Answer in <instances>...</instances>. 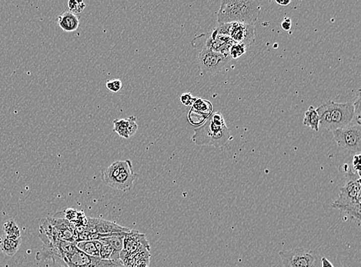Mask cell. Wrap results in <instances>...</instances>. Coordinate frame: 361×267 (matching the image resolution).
<instances>
[{
  "instance_id": "9",
  "label": "cell",
  "mask_w": 361,
  "mask_h": 267,
  "mask_svg": "<svg viewBox=\"0 0 361 267\" xmlns=\"http://www.w3.org/2000/svg\"><path fill=\"white\" fill-rule=\"evenodd\" d=\"M145 251H150V243L145 235L139 233L137 230H131L124 236V246L119 259L124 265L134 256Z\"/></svg>"
},
{
  "instance_id": "25",
  "label": "cell",
  "mask_w": 361,
  "mask_h": 267,
  "mask_svg": "<svg viewBox=\"0 0 361 267\" xmlns=\"http://www.w3.org/2000/svg\"><path fill=\"white\" fill-rule=\"evenodd\" d=\"M127 129H128L130 137L135 135L136 132L138 130V125L137 123V118L134 116H130L127 118Z\"/></svg>"
},
{
  "instance_id": "28",
  "label": "cell",
  "mask_w": 361,
  "mask_h": 267,
  "mask_svg": "<svg viewBox=\"0 0 361 267\" xmlns=\"http://www.w3.org/2000/svg\"><path fill=\"white\" fill-rule=\"evenodd\" d=\"M195 98L190 93H184L181 95L180 102L183 105L186 106H192Z\"/></svg>"
},
{
  "instance_id": "10",
  "label": "cell",
  "mask_w": 361,
  "mask_h": 267,
  "mask_svg": "<svg viewBox=\"0 0 361 267\" xmlns=\"http://www.w3.org/2000/svg\"><path fill=\"white\" fill-rule=\"evenodd\" d=\"M63 260L68 267H124L121 260H109L88 256L78 249L70 254L66 255Z\"/></svg>"
},
{
  "instance_id": "27",
  "label": "cell",
  "mask_w": 361,
  "mask_h": 267,
  "mask_svg": "<svg viewBox=\"0 0 361 267\" xmlns=\"http://www.w3.org/2000/svg\"><path fill=\"white\" fill-rule=\"evenodd\" d=\"M354 109V119L357 123L360 124V90L357 93V98L353 103Z\"/></svg>"
},
{
  "instance_id": "13",
  "label": "cell",
  "mask_w": 361,
  "mask_h": 267,
  "mask_svg": "<svg viewBox=\"0 0 361 267\" xmlns=\"http://www.w3.org/2000/svg\"><path fill=\"white\" fill-rule=\"evenodd\" d=\"M47 219L56 230L59 240L76 242L77 235H76L75 226L74 223H70L65 218L64 212L58 213L53 217H48Z\"/></svg>"
},
{
  "instance_id": "8",
  "label": "cell",
  "mask_w": 361,
  "mask_h": 267,
  "mask_svg": "<svg viewBox=\"0 0 361 267\" xmlns=\"http://www.w3.org/2000/svg\"><path fill=\"white\" fill-rule=\"evenodd\" d=\"M337 145L347 151H361V127L355 119L348 125L333 131Z\"/></svg>"
},
{
  "instance_id": "21",
  "label": "cell",
  "mask_w": 361,
  "mask_h": 267,
  "mask_svg": "<svg viewBox=\"0 0 361 267\" xmlns=\"http://www.w3.org/2000/svg\"><path fill=\"white\" fill-rule=\"evenodd\" d=\"M113 132H116L121 137L124 139L130 138L128 129H127V119H118L113 121Z\"/></svg>"
},
{
  "instance_id": "4",
  "label": "cell",
  "mask_w": 361,
  "mask_h": 267,
  "mask_svg": "<svg viewBox=\"0 0 361 267\" xmlns=\"http://www.w3.org/2000/svg\"><path fill=\"white\" fill-rule=\"evenodd\" d=\"M319 116L320 125L327 130L344 127L354 119L353 103H335L327 101L316 109Z\"/></svg>"
},
{
  "instance_id": "16",
  "label": "cell",
  "mask_w": 361,
  "mask_h": 267,
  "mask_svg": "<svg viewBox=\"0 0 361 267\" xmlns=\"http://www.w3.org/2000/svg\"><path fill=\"white\" fill-rule=\"evenodd\" d=\"M59 27L67 33L76 31L80 26V19L70 11H64L57 18Z\"/></svg>"
},
{
  "instance_id": "30",
  "label": "cell",
  "mask_w": 361,
  "mask_h": 267,
  "mask_svg": "<svg viewBox=\"0 0 361 267\" xmlns=\"http://www.w3.org/2000/svg\"><path fill=\"white\" fill-rule=\"evenodd\" d=\"M291 20L290 18H285L282 22L281 28L284 31H289L291 29Z\"/></svg>"
},
{
  "instance_id": "14",
  "label": "cell",
  "mask_w": 361,
  "mask_h": 267,
  "mask_svg": "<svg viewBox=\"0 0 361 267\" xmlns=\"http://www.w3.org/2000/svg\"><path fill=\"white\" fill-rule=\"evenodd\" d=\"M213 106L208 100L195 98L188 119L192 125H198L203 123L212 114Z\"/></svg>"
},
{
  "instance_id": "2",
  "label": "cell",
  "mask_w": 361,
  "mask_h": 267,
  "mask_svg": "<svg viewBox=\"0 0 361 267\" xmlns=\"http://www.w3.org/2000/svg\"><path fill=\"white\" fill-rule=\"evenodd\" d=\"M261 3L252 0H223L217 13V23L254 25L261 12Z\"/></svg>"
},
{
  "instance_id": "5",
  "label": "cell",
  "mask_w": 361,
  "mask_h": 267,
  "mask_svg": "<svg viewBox=\"0 0 361 267\" xmlns=\"http://www.w3.org/2000/svg\"><path fill=\"white\" fill-rule=\"evenodd\" d=\"M137 174L131 160H118L102 170L101 178L105 184L116 190L128 192L132 189Z\"/></svg>"
},
{
  "instance_id": "18",
  "label": "cell",
  "mask_w": 361,
  "mask_h": 267,
  "mask_svg": "<svg viewBox=\"0 0 361 267\" xmlns=\"http://www.w3.org/2000/svg\"><path fill=\"white\" fill-rule=\"evenodd\" d=\"M76 246L79 250L85 254L95 257H99V251L96 249L94 240H83L76 242Z\"/></svg>"
},
{
  "instance_id": "26",
  "label": "cell",
  "mask_w": 361,
  "mask_h": 267,
  "mask_svg": "<svg viewBox=\"0 0 361 267\" xmlns=\"http://www.w3.org/2000/svg\"><path fill=\"white\" fill-rule=\"evenodd\" d=\"M106 87L112 93H117L122 88V82L119 79L108 80L106 83Z\"/></svg>"
},
{
  "instance_id": "15",
  "label": "cell",
  "mask_w": 361,
  "mask_h": 267,
  "mask_svg": "<svg viewBox=\"0 0 361 267\" xmlns=\"http://www.w3.org/2000/svg\"><path fill=\"white\" fill-rule=\"evenodd\" d=\"M233 43H235V42L231 38L216 34L213 32L211 36H210L206 42L205 46L215 52H220L224 55H229V49Z\"/></svg>"
},
{
  "instance_id": "20",
  "label": "cell",
  "mask_w": 361,
  "mask_h": 267,
  "mask_svg": "<svg viewBox=\"0 0 361 267\" xmlns=\"http://www.w3.org/2000/svg\"><path fill=\"white\" fill-rule=\"evenodd\" d=\"M4 231L7 238L13 240H17L20 238V228L13 220H8L4 223Z\"/></svg>"
},
{
  "instance_id": "1",
  "label": "cell",
  "mask_w": 361,
  "mask_h": 267,
  "mask_svg": "<svg viewBox=\"0 0 361 267\" xmlns=\"http://www.w3.org/2000/svg\"><path fill=\"white\" fill-rule=\"evenodd\" d=\"M223 115L220 112H213L205 123L194 129L193 142L197 146H213L221 148L233 140Z\"/></svg>"
},
{
  "instance_id": "24",
  "label": "cell",
  "mask_w": 361,
  "mask_h": 267,
  "mask_svg": "<svg viewBox=\"0 0 361 267\" xmlns=\"http://www.w3.org/2000/svg\"><path fill=\"white\" fill-rule=\"evenodd\" d=\"M86 4L83 1L79 0H70L68 2V8L71 13H80L84 10Z\"/></svg>"
},
{
  "instance_id": "17",
  "label": "cell",
  "mask_w": 361,
  "mask_h": 267,
  "mask_svg": "<svg viewBox=\"0 0 361 267\" xmlns=\"http://www.w3.org/2000/svg\"><path fill=\"white\" fill-rule=\"evenodd\" d=\"M303 124L311 128L312 130L318 132L320 128L319 116L314 106H311L305 112V119Z\"/></svg>"
},
{
  "instance_id": "31",
  "label": "cell",
  "mask_w": 361,
  "mask_h": 267,
  "mask_svg": "<svg viewBox=\"0 0 361 267\" xmlns=\"http://www.w3.org/2000/svg\"><path fill=\"white\" fill-rule=\"evenodd\" d=\"M321 267H334V265L327 258L321 257Z\"/></svg>"
},
{
  "instance_id": "22",
  "label": "cell",
  "mask_w": 361,
  "mask_h": 267,
  "mask_svg": "<svg viewBox=\"0 0 361 267\" xmlns=\"http://www.w3.org/2000/svg\"><path fill=\"white\" fill-rule=\"evenodd\" d=\"M98 240L100 242V248L99 250V258L111 260L112 255L114 254V250L112 246L106 240H103V238H100Z\"/></svg>"
},
{
  "instance_id": "3",
  "label": "cell",
  "mask_w": 361,
  "mask_h": 267,
  "mask_svg": "<svg viewBox=\"0 0 361 267\" xmlns=\"http://www.w3.org/2000/svg\"><path fill=\"white\" fill-rule=\"evenodd\" d=\"M345 169L346 181L340 189L338 199L332 204L333 208L338 209L347 213L349 215L360 220L361 185L360 175L353 173L348 165L341 166Z\"/></svg>"
},
{
  "instance_id": "32",
  "label": "cell",
  "mask_w": 361,
  "mask_h": 267,
  "mask_svg": "<svg viewBox=\"0 0 361 267\" xmlns=\"http://www.w3.org/2000/svg\"><path fill=\"white\" fill-rule=\"evenodd\" d=\"M275 3L278 4L279 6H281V7H287L288 5H290L291 4V1L290 0H281V1L276 0Z\"/></svg>"
},
{
  "instance_id": "23",
  "label": "cell",
  "mask_w": 361,
  "mask_h": 267,
  "mask_svg": "<svg viewBox=\"0 0 361 267\" xmlns=\"http://www.w3.org/2000/svg\"><path fill=\"white\" fill-rule=\"evenodd\" d=\"M246 52V46L241 43H235L231 46L229 54L231 59H237Z\"/></svg>"
},
{
  "instance_id": "11",
  "label": "cell",
  "mask_w": 361,
  "mask_h": 267,
  "mask_svg": "<svg viewBox=\"0 0 361 267\" xmlns=\"http://www.w3.org/2000/svg\"><path fill=\"white\" fill-rule=\"evenodd\" d=\"M230 59V55L215 52L205 46L198 56L200 69L203 73L207 74H215L220 72L229 63Z\"/></svg>"
},
{
  "instance_id": "29",
  "label": "cell",
  "mask_w": 361,
  "mask_h": 267,
  "mask_svg": "<svg viewBox=\"0 0 361 267\" xmlns=\"http://www.w3.org/2000/svg\"><path fill=\"white\" fill-rule=\"evenodd\" d=\"M359 159H360V155L357 154L355 155L353 159V166L354 168L355 171L356 172L357 174L359 175V169H360V164H359Z\"/></svg>"
},
{
  "instance_id": "12",
  "label": "cell",
  "mask_w": 361,
  "mask_h": 267,
  "mask_svg": "<svg viewBox=\"0 0 361 267\" xmlns=\"http://www.w3.org/2000/svg\"><path fill=\"white\" fill-rule=\"evenodd\" d=\"M86 231L92 234L109 235L112 233H128L131 230L119 226L115 222L103 219L86 217Z\"/></svg>"
},
{
  "instance_id": "19",
  "label": "cell",
  "mask_w": 361,
  "mask_h": 267,
  "mask_svg": "<svg viewBox=\"0 0 361 267\" xmlns=\"http://www.w3.org/2000/svg\"><path fill=\"white\" fill-rule=\"evenodd\" d=\"M20 244H21V237L17 240L7 237L3 243V250L7 256H13L20 249Z\"/></svg>"
},
{
  "instance_id": "7",
  "label": "cell",
  "mask_w": 361,
  "mask_h": 267,
  "mask_svg": "<svg viewBox=\"0 0 361 267\" xmlns=\"http://www.w3.org/2000/svg\"><path fill=\"white\" fill-rule=\"evenodd\" d=\"M213 32L216 34L228 36L233 39L235 43L244 44L246 47L252 45L256 37L254 25L238 23H223L219 24Z\"/></svg>"
},
{
  "instance_id": "6",
  "label": "cell",
  "mask_w": 361,
  "mask_h": 267,
  "mask_svg": "<svg viewBox=\"0 0 361 267\" xmlns=\"http://www.w3.org/2000/svg\"><path fill=\"white\" fill-rule=\"evenodd\" d=\"M283 267H321V256L307 248H294L279 252Z\"/></svg>"
}]
</instances>
